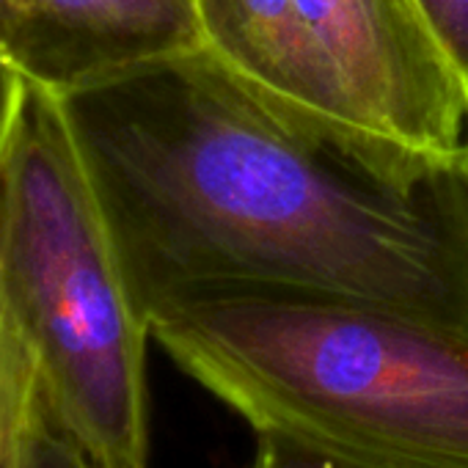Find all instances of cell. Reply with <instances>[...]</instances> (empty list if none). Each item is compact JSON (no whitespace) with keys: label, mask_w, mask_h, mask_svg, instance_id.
Instances as JSON below:
<instances>
[{"label":"cell","mask_w":468,"mask_h":468,"mask_svg":"<svg viewBox=\"0 0 468 468\" xmlns=\"http://www.w3.org/2000/svg\"><path fill=\"white\" fill-rule=\"evenodd\" d=\"M58 100L144 323L238 290L372 303L468 334L465 163L397 179L282 119L204 50Z\"/></svg>","instance_id":"cell-1"},{"label":"cell","mask_w":468,"mask_h":468,"mask_svg":"<svg viewBox=\"0 0 468 468\" xmlns=\"http://www.w3.org/2000/svg\"><path fill=\"white\" fill-rule=\"evenodd\" d=\"M149 336L246 419L347 460L468 468V334L394 309L290 292H204Z\"/></svg>","instance_id":"cell-2"},{"label":"cell","mask_w":468,"mask_h":468,"mask_svg":"<svg viewBox=\"0 0 468 468\" xmlns=\"http://www.w3.org/2000/svg\"><path fill=\"white\" fill-rule=\"evenodd\" d=\"M0 320L69 430L113 468H149V328L56 91L26 80L0 157Z\"/></svg>","instance_id":"cell-3"},{"label":"cell","mask_w":468,"mask_h":468,"mask_svg":"<svg viewBox=\"0 0 468 468\" xmlns=\"http://www.w3.org/2000/svg\"><path fill=\"white\" fill-rule=\"evenodd\" d=\"M356 152L419 182L465 160L468 105L416 0H295Z\"/></svg>","instance_id":"cell-4"},{"label":"cell","mask_w":468,"mask_h":468,"mask_svg":"<svg viewBox=\"0 0 468 468\" xmlns=\"http://www.w3.org/2000/svg\"><path fill=\"white\" fill-rule=\"evenodd\" d=\"M190 50L196 0H0V56L56 94Z\"/></svg>","instance_id":"cell-5"},{"label":"cell","mask_w":468,"mask_h":468,"mask_svg":"<svg viewBox=\"0 0 468 468\" xmlns=\"http://www.w3.org/2000/svg\"><path fill=\"white\" fill-rule=\"evenodd\" d=\"M196 17L201 50L229 78L282 119L361 157L295 0H196Z\"/></svg>","instance_id":"cell-6"},{"label":"cell","mask_w":468,"mask_h":468,"mask_svg":"<svg viewBox=\"0 0 468 468\" xmlns=\"http://www.w3.org/2000/svg\"><path fill=\"white\" fill-rule=\"evenodd\" d=\"M9 331V328H6ZM12 336V334H9ZM15 408L0 468H113L61 419L31 361L15 342Z\"/></svg>","instance_id":"cell-7"},{"label":"cell","mask_w":468,"mask_h":468,"mask_svg":"<svg viewBox=\"0 0 468 468\" xmlns=\"http://www.w3.org/2000/svg\"><path fill=\"white\" fill-rule=\"evenodd\" d=\"M416 6L460 80L468 105V0H416Z\"/></svg>","instance_id":"cell-8"},{"label":"cell","mask_w":468,"mask_h":468,"mask_svg":"<svg viewBox=\"0 0 468 468\" xmlns=\"http://www.w3.org/2000/svg\"><path fill=\"white\" fill-rule=\"evenodd\" d=\"M251 468H386V465H372V463H358L347 460L282 435H257V452L251 460Z\"/></svg>","instance_id":"cell-9"},{"label":"cell","mask_w":468,"mask_h":468,"mask_svg":"<svg viewBox=\"0 0 468 468\" xmlns=\"http://www.w3.org/2000/svg\"><path fill=\"white\" fill-rule=\"evenodd\" d=\"M12 408H15V345L4 320H0V465H4L6 457Z\"/></svg>","instance_id":"cell-10"},{"label":"cell","mask_w":468,"mask_h":468,"mask_svg":"<svg viewBox=\"0 0 468 468\" xmlns=\"http://www.w3.org/2000/svg\"><path fill=\"white\" fill-rule=\"evenodd\" d=\"M26 94V78L0 56V157L6 152V144L12 138L20 105Z\"/></svg>","instance_id":"cell-11"},{"label":"cell","mask_w":468,"mask_h":468,"mask_svg":"<svg viewBox=\"0 0 468 468\" xmlns=\"http://www.w3.org/2000/svg\"><path fill=\"white\" fill-rule=\"evenodd\" d=\"M463 163H465V171H468V135H465V160Z\"/></svg>","instance_id":"cell-12"}]
</instances>
